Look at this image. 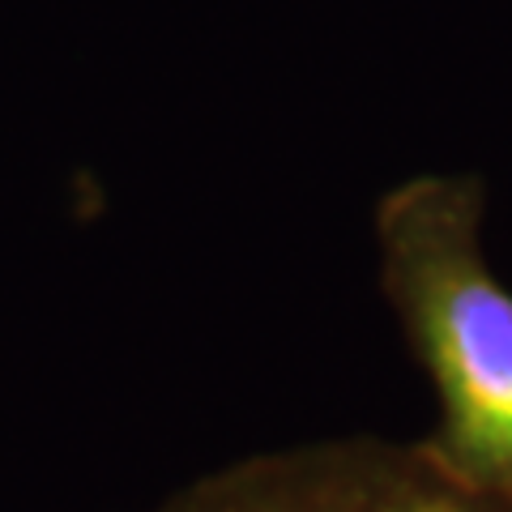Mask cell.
<instances>
[{"mask_svg": "<svg viewBox=\"0 0 512 512\" xmlns=\"http://www.w3.org/2000/svg\"><path fill=\"white\" fill-rule=\"evenodd\" d=\"M478 175H414L376 205L384 295L440 402L423 440L470 487L512 500V291L483 252Z\"/></svg>", "mask_w": 512, "mask_h": 512, "instance_id": "6da1fadb", "label": "cell"}, {"mask_svg": "<svg viewBox=\"0 0 512 512\" xmlns=\"http://www.w3.org/2000/svg\"><path fill=\"white\" fill-rule=\"evenodd\" d=\"M141 512H512V500L470 487L427 444L325 440L235 461Z\"/></svg>", "mask_w": 512, "mask_h": 512, "instance_id": "7a4b0ae2", "label": "cell"}]
</instances>
